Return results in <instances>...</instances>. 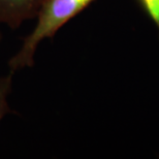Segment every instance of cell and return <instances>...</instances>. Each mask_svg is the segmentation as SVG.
<instances>
[{
    "label": "cell",
    "instance_id": "cell-1",
    "mask_svg": "<svg viewBox=\"0 0 159 159\" xmlns=\"http://www.w3.org/2000/svg\"><path fill=\"white\" fill-rule=\"evenodd\" d=\"M95 0H44L36 15V23L23 39L18 52L8 60V70L15 74L34 65L35 53L39 44L52 39L71 19L87 8Z\"/></svg>",
    "mask_w": 159,
    "mask_h": 159
},
{
    "label": "cell",
    "instance_id": "cell-4",
    "mask_svg": "<svg viewBox=\"0 0 159 159\" xmlns=\"http://www.w3.org/2000/svg\"><path fill=\"white\" fill-rule=\"evenodd\" d=\"M136 2L155 25L159 34V0H136Z\"/></svg>",
    "mask_w": 159,
    "mask_h": 159
},
{
    "label": "cell",
    "instance_id": "cell-2",
    "mask_svg": "<svg viewBox=\"0 0 159 159\" xmlns=\"http://www.w3.org/2000/svg\"><path fill=\"white\" fill-rule=\"evenodd\" d=\"M44 0H0V25L17 29L36 17Z\"/></svg>",
    "mask_w": 159,
    "mask_h": 159
},
{
    "label": "cell",
    "instance_id": "cell-3",
    "mask_svg": "<svg viewBox=\"0 0 159 159\" xmlns=\"http://www.w3.org/2000/svg\"><path fill=\"white\" fill-rule=\"evenodd\" d=\"M14 75V71L8 70L7 74L0 77V122L6 115L11 112L8 99L12 90Z\"/></svg>",
    "mask_w": 159,
    "mask_h": 159
},
{
    "label": "cell",
    "instance_id": "cell-5",
    "mask_svg": "<svg viewBox=\"0 0 159 159\" xmlns=\"http://www.w3.org/2000/svg\"><path fill=\"white\" fill-rule=\"evenodd\" d=\"M2 39V33H1V31H0V41H1Z\"/></svg>",
    "mask_w": 159,
    "mask_h": 159
}]
</instances>
